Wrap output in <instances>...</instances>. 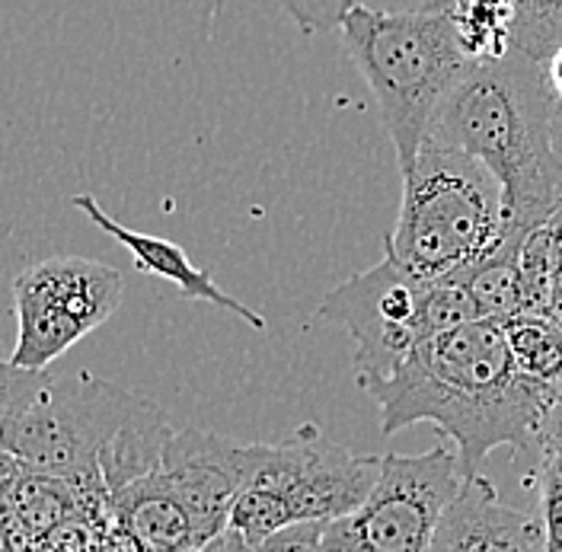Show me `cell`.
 <instances>
[{
	"label": "cell",
	"instance_id": "1",
	"mask_svg": "<svg viewBox=\"0 0 562 552\" xmlns=\"http://www.w3.org/2000/svg\"><path fill=\"white\" fill-rule=\"evenodd\" d=\"M381 409L386 438L431 421L454 441L460 476H483L495 448L537 453L540 428L562 396L525 378L502 323L473 319L422 342L396 378L368 393Z\"/></svg>",
	"mask_w": 562,
	"mask_h": 552
},
{
	"label": "cell",
	"instance_id": "2",
	"mask_svg": "<svg viewBox=\"0 0 562 552\" xmlns=\"http://www.w3.org/2000/svg\"><path fill=\"white\" fill-rule=\"evenodd\" d=\"M547 65L518 52L476 61L431 119L428 140L486 164L505 192L508 237L562 227V157Z\"/></svg>",
	"mask_w": 562,
	"mask_h": 552
},
{
	"label": "cell",
	"instance_id": "3",
	"mask_svg": "<svg viewBox=\"0 0 562 552\" xmlns=\"http://www.w3.org/2000/svg\"><path fill=\"white\" fill-rule=\"evenodd\" d=\"M147 403V396L87 371L48 374L7 364L0 399L3 457L70 483L83 498H109L100 463Z\"/></svg>",
	"mask_w": 562,
	"mask_h": 552
},
{
	"label": "cell",
	"instance_id": "4",
	"mask_svg": "<svg viewBox=\"0 0 562 552\" xmlns=\"http://www.w3.org/2000/svg\"><path fill=\"white\" fill-rule=\"evenodd\" d=\"M508 237L505 192L476 157L425 140L403 173L396 227L384 237L386 259L422 278H457L492 256Z\"/></svg>",
	"mask_w": 562,
	"mask_h": 552
},
{
	"label": "cell",
	"instance_id": "5",
	"mask_svg": "<svg viewBox=\"0 0 562 552\" xmlns=\"http://www.w3.org/2000/svg\"><path fill=\"white\" fill-rule=\"evenodd\" d=\"M342 45L368 80L386 135L406 173L428 140L435 112L476 61L463 52L451 13H374L351 10Z\"/></svg>",
	"mask_w": 562,
	"mask_h": 552
},
{
	"label": "cell",
	"instance_id": "6",
	"mask_svg": "<svg viewBox=\"0 0 562 552\" xmlns=\"http://www.w3.org/2000/svg\"><path fill=\"white\" fill-rule=\"evenodd\" d=\"M480 319L467 288L454 278H422L384 259L323 297L314 323L346 329L355 346V383L371 393L406 364L428 339Z\"/></svg>",
	"mask_w": 562,
	"mask_h": 552
},
{
	"label": "cell",
	"instance_id": "7",
	"mask_svg": "<svg viewBox=\"0 0 562 552\" xmlns=\"http://www.w3.org/2000/svg\"><path fill=\"white\" fill-rule=\"evenodd\" d=\"M381 470L384 457L329 444L314 425L281 444H246V483L231 511V530L256 547L294 523L346 518L368 502Z\"/></svg>",
	"mask_w": 562,
	"mask_h": 552
},
{
	"label": "cell",
	"instance_id": "8",
	"mask_svg": "<svg viewBox=\"0 0 562 552\" xmlns=\"http://www.w3.org/2000/svg\"><path fill=\"white\" fill-rule=\"evenodd\" d=\"M125 297L119 269L83 256H48L13 281L16 346L10 368L48 371L68 348L100 329Z\"/></svg>",
	"mask_w": 562,
	"mask_h": 552
},
{
	"label": "cell",
	"instance_id": "9",
	"mask_svg": "<svg viewBox=\"0 0 562 552\" xmlns=\"http://www.w3.org/2000/svg\"><path fill=\"white\" fill-rule=\"evenodd\" d=\"M463 488L457 453H386L381 480L368 502L326 523L329 552H435L438 527Z\"/></svg>",
	"mask_w": 562,
	"mask_h": 552
},
{
	"label": "cell",
	"instance_id": "10",
	"mask_svg": "<svg viewBox=\"0 0 562 552\" xmlns=\"http://www.w3.org/2000/svg\"><path fill=\"white\" fill-rule=\"evenodd\" d=\"M160 473L192 515L202 547L231 530V511L246 483V444L214 431L179 428L167 441Z\"/></svg>",
	"mask_w": 562,
	"mask_h": 552
},
{
	"label": "cell",
	"instance_id": "11",
	"mask_svg": "<svg viewBox=\"0 0 562 552\" xmlns=\"http://www.w3.org/2000/svg\"><path fill=\"white\" fill-rule=\"evenodd\" d=\"M435 552H547V530L540 515L502 505L495 485L473 476L441 520Z\"/></svg>",
	"mask_w": 562,
	"mask_h": 552
},
{
	"label": "cell",
	"instance_id": "12",
	"mask_svg": "<svg viewBox=\"0 0 562 552\" xmlns=\"http://www.w3.org/2000/svg\"><path fill=\"white\" fill-rule=\"evenodd\" d=\"M74 207L83 211L103 234H109L115 243H122V249L135 259V269L144 275H157L164 281H170L179 288V294L186 301H205L214 304L221 311L240 316L246 326L252 329H266V316L256 311H249L246 304H240L237 297H231L214 278L192 266V259L186 256V249L173 240H164V237H154V234H138V230H128L125 224H119L103 205L93 199V195H74Z\"/></svg>",
	"mask_w": 562,
	"mask_h": 552
},
{
	"label": "cell",
	"instance_id": "13",
	"mask_svg": "<svg viewBox=\"0 0 562 552\" xmlns=\"http://www.w3.org/2000/svg\"><path fill=\"white\" fill-rule=\"evenodd\" d=\"M119 523L138 543L140 552H195L205 550L192 515L176 498L164 473H150L147 480L128 485L115 498H109Z\"/></svg>",
	"mask_w": 562,
	"mask_h": 552
},
{
	"label": "cell",
	"instance_id": "14",
	"mask_svg": "<svg viewBox=\"0 0 562 552\" xmlns=\"http://www.w3.org/2000/svg\"><path fill=\"white\" fill-rule=\"evenodd\" d=\"M521 246L518 240H505L492 256L476 262L473 269L460 272V281L480 313V319L508 323L512 316L527 313L525 275H521Z\"/></svg>",
	"mask_w": 562,
	"mask_h": 552
},
{
	"label": "cell",
	"instance_id": "15",
	"mask_svg": "<svg viewBox=\"0 0 562 552\" xmlns=\"http://www.w3.org/2000/svg\"><path fill=\"white\" fill-rule=\"evenodd\" d=\"M512 358L525 378L562 396V323L550 313H521L502 323Z\"/></svg>",
	"mask_w": 562,
	"mask_h": 552
},
{
	"label": "cell",
	"instance_id": "16",
	"mask_svg": "<svg viewBox=\"0 0 562 552\" xmlns=\"http://www.w3.org/2000/svg\"><path fill=\"white\" fill-rule=\"evenodd\" d=\"M515 0H454L451 20L457 38L473 61L505 58L512 52Z\"/></svg>",
	"mask_w": 562,
	"mask_h": 552
},
{
	"label": "cell",
	"instance_id": "17",
	"mask_svg": "<svg viewBox=\"0 0 562 552\" xmlns=\"http://www.w3.org/2000/svg\"><path fill=\"white\" fill-rule=\"evenodd\" d=\"M562 48V0H515L512 52L547 65Z\"/></svg>",
	"mask_w": 562,
	"mask_h": 552
},
{
	"label": "cell",
	"instance_id": "18",
	"mask_svg": "<svg viewBox=\"0 0 562 552\" xmlns=\"http://www.w3.org/2000/svg\"><path fill=\"white\" fill-rule=\"evenodd\" d=\"M276 3L304 33L342 30L351 10H358V0H276Z\"/></svg>",
	"mask_w": 562,
	"mask_h": 552
},
{
	"label": "cell",
	"instance_id": "19",
	"mask_svg": "<svg viewBox=\"0 0 562 552\" xmlns=\"http://www.w3.org/2000/svg\"><path fill=\"white\" fill-rule=\"evenodd\" d=\"M537 473L540 488H562V399L550 409L543 428H540V444H537Z\"/></svg>",
	"mask_w": 562,
	"mask_h": 552
},
{
	"label": "cell",
	"instance_id": "20",
	"mask_svg": "<svg viewBox=\"0 0 562 552\" xmlns=\"http://www.w3.org/2000/svg\"><path fill=\"white\" fill-rule=\"evenodd\" d=\"M326 523L314 520V523H294L284 527L279 533L259 540L256 547H246V552H329L326 550Z\"/></svg>",
	"mask_w": 562,
	"mask_h": 552
},
{
	"label": "cell",
	"instance_id": "21",
	"mask_svg": "<svg viewBox=\"0 0 562 552\" xmlns=\"http://www.w3.org/2000/svg\"><path fill=\"white\" fill-rule=\"evenodd\" d=\"M374 13H451L454 0H358Z\"/></svg>",
	"mask_w": 562,
	"mask_h": 552
},
{
	"label": "cell",
	"instance_id": "22",
	"mask_svg": "<svg viewBox=\"0 0 562 552\" xmlns=\"http://www.w3.org/2000/svg\"><path fill=\"white\" fill-rule=\"evenodd\" d=\"M547 80H550V90H553V100L562 109V48L547 61Z\"/></svg>",
	"mask_w": 562,
	"mask_h": 552
},
{
	"label": "cell",
	"instance_id": "23",
	"mask_svg": "<svg viewBox=\"0 0 562 552\" xmlns=\"http://www.w3.org/2000/svg\"><path fill=\"white\" fill-rule=\"evenodd\" d=\"M553 140H557V154L562 157V109L557 105V115H553Z\"/></svg>",
	"mask_w": 562,
	"mask_h": 552
}]
</instances>
